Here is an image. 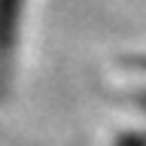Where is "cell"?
Masks as SVG:
<instances>
[{
	"label": "cell",
	"instance_id": "1",
	"mask_svg": "<svg viewBox=\"0 0 146 146\" xmlns=\"http://www.w3.org/2000/svg\"><path fill=\"white\" fill-rule=\"evenodd\" d=\"M18 12H21V0H0V67L9 61L15 46Z\"/></svg>",
	"mask_w": 146,
	"mask_h": 146
}]
</instances>
